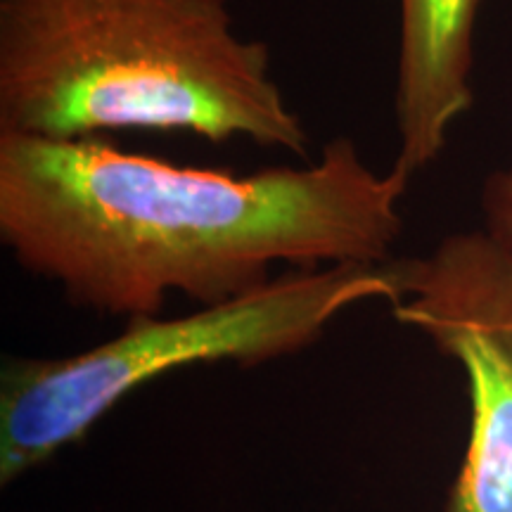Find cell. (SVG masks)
<instances>
[{"instance_id":"cell-1","label":"cell","mask_w":512,"mask_h":512,"mask_svg":"<svg viewBox=\"0 0 512 512\" xmlns=\"http://www.w3.org/2000/svg\"><path fill=\"white\" fill-rule=\"evenodd\" d=\"M411 174H377L351 138L256 174L121 152L100 138L0 133V240L69 304L159 316L169 294L228 302L275 264H387Z\"/></svg>"},{"instance_id":"cell-2","label":"cell","mask_w":512,"mask_h":512,"mask_svg":"<svg viewBox=\"0 0 512 512\" xmlns=\"http://www.w3.org/2000/svg\"><path fill=\"white\" fill-rule=\"evenodd\" d=\"M178 131L309 159L266 43L228 0H0V133Z\"/></svg>"},{"instance_id":"cell-3","label":"cell","mask_w":512,"mask_h":512,"mask_svg":"<svg viewBox=\"0 0 512 512\" xmlns=\"http://www.w3.org/2000/svg\"><path fill=\"white\" fill-rule=\"evenodd\" d=\"M389 261L294 268L188 316L128 318L121 335L81 354L8 358L0 373V484L81 441L124 396L169 370L221 361L256 366L297 354L351 306L392 304Z\"/></svg>"},{"instance_id":"cell-4","label":"cell","mask_w":512,"mask_h":512,"mask_svg":"<svg viewBox=\"0 0 512 512\" xmlns=\"http://www.w3.org/2000/svg\"><path fill=\"white\" fill-rule=\"evenodd\" d=\"M389 273L396 320L456 358L470 387V437L444 512H512V247L460 233L392 259Z\"/></svg>"},{"instance_id":"cell-5","label":"cell","mask_w":512,"mask_h":512,"mask_svg":"<svg viewBox=\"0 0 512 512\" xmlns=\"http://www.w3.org/2000/svg\"><path fill=\"white\" fill-rule=\"evenodd\" d=\"M482 0H399V67L394 112L399 157L415 176L446 147L458 117L472 107V38Z\"/></svg>"},{"instance_id":"cell-6","label":"cell","mask_w":512,"mask_h":512,"mask_svg":"<svg viewBox=\"0 0 512 512\" xmlns=\"http://www.w3.org/2000/svg\"><path fill=\"white\" fill-rule=\"evenodd\" d=\"M486 233L512 247V169L498 171L484 185Z\"/></svg>"}]
</instances>
